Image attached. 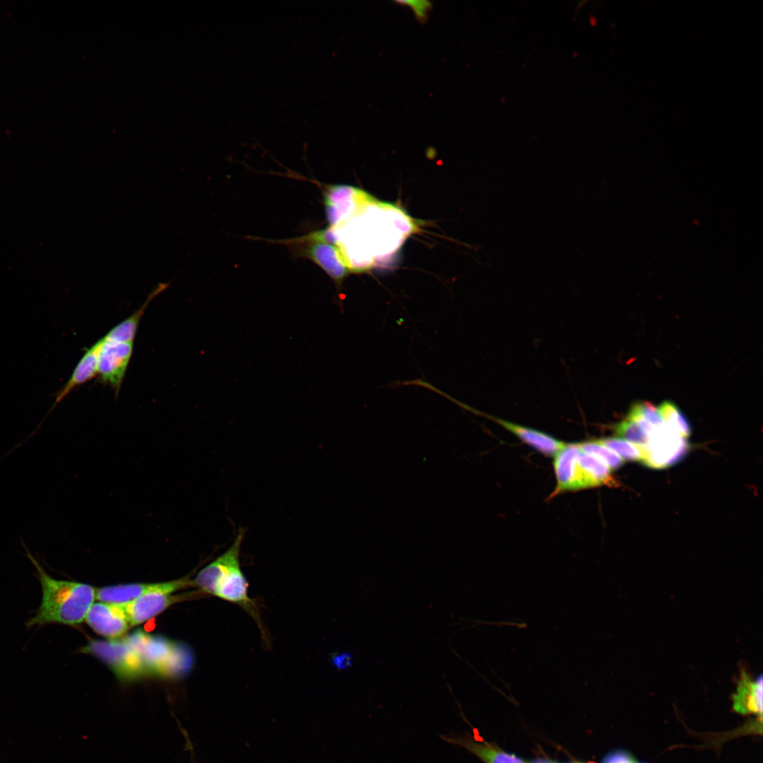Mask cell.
Wrapping results in <instances>:
<instances>
[{
  "label": "cell",
  "instance_id": "603a6c76",
  "mask_svg": "<svg viewBox=\"0 0 763 763\" xmlns=\"http://www.w3.org/2000/svg\"><path fill=\"white\" fill-rule=\"evenodd\" d=\"M632 407L653 427H657L664 423L659 410L649 401H641L633 404Z\"/></svg>",
  "mask_w": 763,
  "mask_h": 763
},
{
  "label": "cell",
  "instance_id": "9a60e30c",
  "mask_svg": "<svg viewBox=\"0 0 763 763\" xmlns=\"http://www.w3.org/2000/svg\"><path fill=\"white\" fill-rule=\"evenodd\" d=\"M441 738L448 743L466 749L484 763H525L514 755L507 753L497 746L486 742L478 741L468 735H442Z\"/></svg>",
  "mask_w": 763,
  "mask_h": 763
},
{
  "label": "cell",
  "instance_id": "d6986e66",
  "mask_svg": "<svg viewBox=\"0 0 763 763\" xmlns=\"http://www.w3.org/2000/svg\"><path fill=\"white\" fill-rule=\"evenodd\" d=\"M658 410L664 422L674 431L685 438L691 434V427L687 418L680 408L671 401H663Z\"/></svg>",
  "mask_w": 763,
  "mask_h": 763
},
{
  "label": "cell",
  "instance_id": "7402d4cb",
  "mask_svg": "<svg viewBox=\"0 0 763 763\" xmlns=\"http://www.w3.org/2000/svg\"><path fill=\"white\" fill-rule=\"evenodd\" d=\"M598 441L616 453L623 461H641L643 451L637 446L618 437H608Z\"/></svg>",
  "mask_w": 763,
  "mask_h": 763
},
{
  "label": "cell",
  "instance_id": "ffe728a7",
  "mask_svg": "<svg viewBox=\"0 0 763 763\" xmlns=\"http://www.w3.org/2000/svg\"><path fill=\"white\" fill-rule=\"evenodd\" d=\"M578 444L581 451L597 456L602 460L610 470L618 469L624 463V461L616 453L603 445L598 440L588 441Z\"/></svg>",
  "mask_w": 763,
  "mask_h": 763
},
{
  "label": "cell",
  "instance_id": "2e32d148",
  "mask_svg": "<svg viewBox=\"0 0 763 763\" xmlns=\"http://www.w3.org/2000/svg\"><path fill=\"white\" fill-rule=\"evenodd\" d=\"M762 675L755 679L742 674L736 692L733 696V709L741 714L762 716Z\"/></svg>",
  "mask_w": 763,
  "mask_h": 763
},
{
  "label": "cell",
  "instance_id": "3957f363",
  "mask_svg": "<svg viewBox=\"0 0 763 763\" xmlns=\"http://www.w3.org/2000/svg\"><path fill=\"white\" fill-rule=\"evenodd\" d=\"M124 639L138 653L148 674L175 677L192 666L191 651L169 639L143 631H135Z\"/></svg>",
  "mask_w": 763,
  "mask_h": 763
},
{
  "label": "cell",
  "instance_id": "ba28073f",
  "mask_svg": "<svg viewBox=\"0 0 763 763\" xmlns=\"http://www.w3.org/2000/svg\"><path fill=\"white\" fill-rule=\"evenodd\" d=\"M189 586H194L187 577L162 583L119 584L95 589V597L99 601L123 604L150 592L172 593Z\"/></svg>",
  "mask_w": 763,
  "mask_h": 763
},
{
  "label": "cell",
  "instance_id": "d4e9b609",
  "mask_svg": "<svg viewBox=\"0 0 763 763\" xmlns=\"http://www.w3.org/2000/svg\"><path fill=\"white\" fill-rule=\"evenodd\" d=\"M603 763H636V762L628 752L617 750L606 755Z\"/></svg>",
  "mask_w": 763,
  "mask_h": 763
},
{
  "label": "cell",
  "instance_id": "83f0119b",
  "mask_svg": "<svg viewBox=\"0 0 763 763\" xmlns=\"http://www.w3.org/2000/svg\"><path fill=\"white\" fill-rule=\"evenodd\" d=\"M636 763H641V762H636Z\"/></svg>",
  "mask_w": 763,
  "mask_h": 763
},
{
  "label": "cell",
  "instance_id": "30bf717a",
  "mask_svg": "<svg viewBox=\"0 0 763 763\" xmlns=\"http://www.w3.org/2000/svg\"><path fill=\"white\" fill-rule=\"evenodd\" d=\"M85 621L95 632L108 639L120 637L131 627L122 604L104 601L93 603Z\"/></svg>",
  "mask_w": 763,
  "mask_h": 763
},
{
  "label": "cell",
  "instance_id": "7c38bea8",
  "mask_svg": "<svg viewBox=\"0 0 763 763\" xmlns=\"http://www.w3.org/2000/svg\"><path fill=\"white\" fill-rule=\"evenodd\" d=\"M177 600L172 593L155 591L142 595L122 604L131 627H134L162 613Z\"/></svg>",
  "mask_w": 763,
  "mask_h": 763
},
{
  "label": "cell",
  "instance_id": "5b68a950",
  "mask_svg": "<svg viewBox=\"0 0 763 763\" xmlns=\"http://www.w3.org/2000/svg\"><path fill=\"white\" fill-rule=\"evenodd\" d=\"M641 462L652 468H665L676 463L688 451L689 444L665 422L655 428L649 444L641 447Z\"/></svg>",
  "mask_w": 763,
  "mask_h": 763
},
{
  "label": "cell",
  "instance_id": "ac0fdd59",
  "mask_svg": "<svg viewBox=\"0 0 763 763\" xmlns=\"http://www.w3.org/2000/svg\"><path fill=\"white\" fill-rule=\"evenodd\" d=\"M168 287L167 283H160L148 295L143 304L130 317L114 326L103 337L106 341L119 343H133L141 319L150 301Z\"/></svg>",
  "mask_w": 763,
  "mask_h": 763
},
{
  "label": "cell",
  "instance_id": "4316f807",
  "mask_svg": "<svg viewBox=\"0 0 763 763\" xmlns=\"http://www.w3.org/2000/svg\"><path fill=\"white\" fill-rule=\"evenodd\" d=\"M571 763H580V762H571Z\"/></svg>",
  "mask_w": 763,
  "mask_h": 763
},
{
  "label": "cell",
  "instance_id": "9c48e42d",
  "mask_svg": "<svg viewBox=\"0 0 763 763\" xmlns=\"http://www.w3.org/2000/svg\"><path fill=\"white\" fill-rule=\"evenodd\" d=\"M299 240L305 244L299 254L316 264L341 288L350 271L338 247L323 241Z\"/></svg>",
  "mask_w": 763,
  "mask_h": 763
},
{
  "label": "cell",
  "instance_id": "5bb4252c",
  "mask_svg": "<svg viewBox=\"0 0 763 763\" xmlns=\"http://www.w3.org/2000/svg\"><path fill=\"white\" fill-rule=\"evenodd\" d=\"M480 414L503 427L521 441L544 455L554 456L566 444L539 430L482 413H480Z\"/></svg>",
  "mask_w": 763,
  "mask_h": 763
},
{
  "label": "cell",
  "instance_id": "4fadbf2b",
  "mask_svg": "<svg viewBox=\"0 0 763 763\" xmlns=\"http://www.w3.org/2000/svg\"><path fill=\"white\" fill-rule=\"evenodd\" d=\"M102 340L86 349L85 353L75 367L70 378L56 393L55 401L45 418L76 387L87 383L97 374L98 360Z\"/></svg>",
  "mask_w": 763,
  "mask_h": 763
},
{
  "label": "cell",
  "instance_id": "8992f818",
  "mask_svg": "<svg viewBox=\"0 0 763 763\" xmlns=\"http://www.w3.org/2000/svg\"><path fill=\"white\" fill-rule=\"evenodd\" d=\"M323 197L329 227H335L352 217L372 196L354 187L329 185L323 190Z\"/></svg>",
  "mask_w": 763,
  "mask_h": 763
},
{
  "label": "cell",
  "instance_id": "7a4b0ae2",
  "mask_svg": "<svg viewBox=\"0 0 763 763\" xmlns=\"http://www.w3.org/2000/svg\"><path fill=\"white\" fill-rule=\"evenodd\" d=\"M244 533L240 530L232 544L200 570L192 581L194 586L204 593L242 608L254 620L267 641L258 606L249 596V584L241 569L239 555Z\"/></svg>",
  "mask_w": 763,
  "mask_h": 763
},
{
  "label": "cell",
  "instance_id": "e0dca14e",
  "mask_svg": "<svg viewBox=\"0 0 763 763\" xmlns=\"http://www.w3.org/2000/svg\"><path fill=\"white\" fill-rule=\"evenodd\" d=\"M577 461L584 489L617 485L610 468L597 456L579 449Z\"/></svg>",
  "mask_w": 763,
  "mask_h": 763
},
{
  "label": "cell",
  "instance_id": "6da1fadb",
  "mask_svg": "<svg viewBox=\"0 0 763 763\" xmlns=\"http://www.w3.org/2000/svg\"><path fill=\"white\" fill-rule=\"evenodd\" d=\"M26 556L36 568L42 588V600L35 614L26 622L28 628L48 624L76 625L85 620L95 602V588L90 585L56 579L44 569L22 541Z\"/></svg>",
  "mask_w": 763,
  "mask_h": 763
},
{
  "label": "cell",
  "instance_id": "52a82bcc",
  "mask_svg": "<svg viewBox=\"0 0 763 763\" xmlns=\"http://www.w3.org/2000/svg\"><path fill=\"white\" fill-rule=\"evenodd\" d=\"M97 374L118 395L133 353V343H119L102 338Z\"/></svg>",
  "mask_w": 763,
  "mask_h": 763
},
{
  "label": "cell",
  "instance_id": "8fae6325",
  "mask_svg": "<svg viewBox=\"0 0 763 763\" xmlns=\"http://www.w3.org/2000/svg\"><path fill=\"white\" fill-rule=\"evenodd\" d=\"M579 451L578 443H566L554 456L557 484L552 497L562 492L584 489L577 461Z\"/></svg>",
  "mask_w": 763,
  "mask_h": 763
},
{
  "label": "cell",
  "instance_id": "484cf974",
  "mask_svg": "<svg viewBox=\"0 0 763 763\" xmlns=\"http://www.w3.org/2000/svg\"><path fill=\"white\" fill-rule=\"evenodd\" d=\"M532 763H554V762H550V761H548V760H544V759H536Z\"/></svg>",
  "mask_w": 763,
  "mask_h": 763
},
{
  "label": "cell",
  "instance_id": "277c9868",
  "mask_svg": "<svg viewBox=\"0 0 763 763\" xmlns=\"http://www.w3.org/2000/svg\"><path fill=\"white\" fill-rule=\"evenodd\" d=\"M81 651L103 661L121 680H135L148 674L138 653L124 638L91 640Z\"/></svg>",
  "mask_w": 763,
  "mask_h": 763
},
{
  "label": "cell",
  "instance_id": "44dd1931",
  "mask_svg": "<svg viewBox=\"0 0 763 763\" xmlns=\"http://www.w3.org/2000/svg\"><path fill=\"white\" fill-rule=\"evenodd\" d=\"M615 432L617 437L641 447L646 446L650 440L649 435L637 422L628 418L615 426Z\"/></svg>",
  "mask_w": 763,
  "mask_h": 763
},
{
  "label": "cell",
  "instance_id": "cb8c5ba5",
  "mask_svg": "<svg viewBox=\"0 0 763 763\" xmlns=\"http://www.w3.org/2000/svg\"><path fill=\"white\" fill-rule=\"evenodd\" d=\"M395 3L410 7L417 20L420 23L427 22L432 4L426 0L396 1Z\"/></svg>",
  "mask_w": 763,
  "mask_h": 763
}]
</instances>
